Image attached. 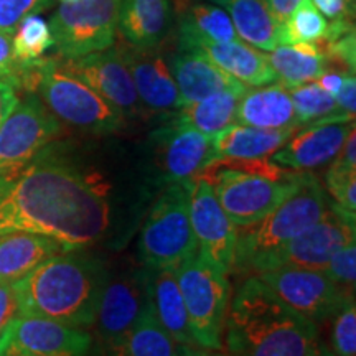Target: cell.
Listing matches in <instances>:
<instances>
[{"instance_id":"f6af8a7d","label":"cell","mask_w":356,"mask_h":356,"mask_svg":"<svg viewBox=\"0 0 356 356\" xmlns=\"http://www.w3.org/2000/svg\"><path fill=\"white\" fill-rule=\"evenodd\" d=\"M178 356H225V353L216 350L202 348V346H180Z\"/></svg>"},{"instance_id":"bcb514c9","label":"cell","mask_w":356,"mask_h":356,"mask_svg":"<svg viewBox=\"0 0 356 356\" xmlns=\"http://www.w3.org/2000/svg\"><path fill=\"white\" fill-rule=\"evenodd\" d=\"M315 356H337L335 353H332L330 350H323V348H320L318 350V353L315 355Z\"/></svg>"},{"instance_id":"60d3db41","label":"cell","mask_w":356,"mask_h":356,"mask_svg":"<svg viewBox=\"0 0 356 356\" xmlns=\"http://www.w3.org/2000/svg\"><path fill=\"white\" fill-rule=\"evenodd\" d=\"M19 88L8 78L0 76V127L19 104Z\"/></svg>"},{"instance_id":"44dd1931","label":"cell","mask_w":356,"mask_h":356,"mask_svg":"<svg viewBox=\"0 0 356 356\" xmlns=\"http://www.w3.org/2000/svg\"><path fill=\"white\" fill-rule=\"evenodd\" d=\"M168 68L180 92L181 106L193 104L226 89L248 88L218 68L210 58L197 48H180V53L172 58Z\"/></svg>"},{"instance_id":"ee69618b","label":"cell","mask_w":356,"mask_h":356,"mask_svg":"<svg viewBox=\"0 0 356 356\" xmlns=\"http://www.w3.org/2000/svg\"><path fill=\"white\" fill-rule=\"evenodd\" d=\"M302 0H267L270 10H273L274 17L280 24H284L289 19V15L296 10V7L299 6Z\"/></svg>"},{"instance_id":"e575fe53","label":"cell","mask_w":356,"mask_h":356,"mask_svg":"<svg viewBox=\"0 0 356 356\" xmlns=\"http://www.w3.org/2000/svg\"><path fill=\"white\" fill-rule=\"evenodd\" d=\"M325 186L333 207L356 218V168H346L332 162L325 175Z\"/></svg>"},{"instance_id":"e0dca14e","label":"cell","mask_w":356,"mask_h":356,"mask_svg":"<svg viewBox=\"0 0 356 356\" xmlns=\"http://www.w3.org/2000/svg\"><path fill=\"white\" fill-rule=\"evenodd\" d=\"M147 305L144 267L108 275L96 310V343L104 346L122 337Z\"/></svg>"},{"instance_id":"d4e9b609","label":"cell","mask_w":356,"mask_h":356,"mask_svg":"<svg viewBox=\"0 0 356 356\" xmlns=\"http://www.w3.org/2000/svg\"><path fill=\"white\" fill-rule=\"evenodd\" d=\"M203 51L218 68L229 74L236 81L244 86H267L277 83L274 70L270 68L269 60L257 48L249 47L248 43L233 40L225 43H203L197 47Z\"/></svg>"},{"instance_id":"b9f144b4","label":"cell","mask_w":356,"mask_h":356,"mask_svg":"<svg viewBox=\"0 0 356 356\" xmlns=\"http://www.w3.org/2000/svg\"><path fill=\"white\" fill-rule=\"evenodd\" d=\"M19 314V302H17L13 287L0 286V335Z\"/></svg>"},{"instance_id":"4316f807","label":"cell","mask_w":356,"mask_h":356,"mask_svg":"<svg viewBox=\"0 0 356 356\" xmlns=\"http://www.w3.org/2000/svg\"><path fill=\"white\" fill-rule=\"evenodd\" d=\"M180 345L163 330L149 302L129 330L104 346H92V356H178Z\"/></svg>"},{"instance_id":"1f68e13d","label":"cell","mask_w":356,"mask_h":356,"mask_svg":"<svg viewBox=\"0 0 356 356\" xmlns=\"http://www.w3.org/2000/svg\"><path fill=\"white\" fill-rule=\"evenodd\" d=\"M293 113L300 127L317 122H350L338 111L335 97L323 91L317 83H305L289 89Z\"/></svg>"},{"instance_id":"4dcf8cb0","label":"cell","mask_w":356,"mask_h":356,"mask_svg":"<svg viewBox=\"0 0 356 356\" xmlns=\"http://www.w3.org/2000/svg\"><path fill=\"white\" fill-rule=\"evenodd\" d=\"M246 89H226L193 104L181 106L177 113L172 114V118L177 122L215 137L236 122L238 102Z\"/></svg>"},{"instance_id":"ac0fdd59","label":"cell","mask_w":356,"mask_h":356,"mask_svg":"<svg viewBox=\"0 0 356 356\" xmlns=\"http://www.w3.org/2000/svg\"><path fill=\"white\" fill-rule=\"evenodd\" d=\"M115 48L131 73L137 96L145 111L173 114L181 108L177 83L159 48H137L124 40L115 44Z\"/></svg>"},{"instance_id":"7dc6e473","label":"cell","mask_w":356,"mask_h":356,"mask_svg":"<svg viewBox=\"0 0 356 356\" xmlns=\"http://www.w3.org/2000/svg\"><path fill=\"white\" fill-rule=\"evenodd\" d=\"M61 2H71V0H61Z\"/></svg>"},{"instance_id":"603a6c76","label":"cell","mask_w":356,"mask_h":356,"mask_svg":"<svg viewBox=\"0 0 356 356\" xmlns=\"http://www.w3.org/2000/svg\"><path fill=\"white\" fill-rule=\"evenodd\" d=\"M68 251L70 246L43 234H0V286H13L44 261Z\"/></svg>"},{"instance_id":"4fadbf2b","label":"cell","mask_w":356,"mask_h":356,"mask_svg":"<svg viewBox=\"0 0 356 356\" xmlns=\"http://www.w3.org/2000/svg\"><path fill=\"white\" fill-rule=\"evenodd\" d=\"M188 216L198 244V254L226 275L233 273L238 228L218 202L203 177L190 180Z\"/></svg>"},{"instance_id":"8fae6325","label":"cell","mask_w":356,"mask_h":356,"mask_svg":"<svg viewBox=\"0 0 356 356\" xmlns=\"http://www.w3.org/2000/svg\"><path fill=\"white\" fill-rule=\"evenodd\" d=\"M61 132V122L38 95L26 92L0 127V175L29 165Z\"/></svg>"},{"instance_id":"5bb4252c","label":"cell","mask_w":356,"mask_h":356,"mask_svg":"<svg viewBox=\"0 0 356 356\" xmlns=\"http://www.w3.org/2000/svg\"><path fill=\"white\" fill-rule=\"evenodd\" d=\"M257 277L291 309L315 323L328 320L355 297L337 287L323 269L280 267L257 274Z\"/></svg>"},{"instance_id":"9c48e42d","label":"cell","mask_w":356,"mask_h":356,"mask_svg":"<svg viewBox=\"0 0 356 356\" xmlns=\"http://www.w3.org/2000/svg\"><path fill=\"white\" fill-rule=\"evenodd\" d=\"M121 0H71L50 19L53 47L65 60L108 50L118 37Z\"/></svg>"},{"instance_id":"52a82bcc","label":"cell","mask_w":356,"mask_h":356,"mask_svg":"<svg viewBox=\"0 0 356 356\" xmlns=\"http://www.w3.org/2000/svg\"><path fill=\"white\" fill-rule=\"evenodd\" d=\"M188 181H177L150 208L139 236L142 266L178 269L198 254V244L188 216Z\"/></svg>"},{"instance_id":"8d00e7d4","label":"cell","mask_w":356,"mask_h":356,"mask_svg":"<svg viewBox=\"0 0 356 356\" xmlns=\"http://www.w3.org/2000/svg\"><path fill=\"white\" fill-rule=\"evenodd\" d=\"M325 274L337 287L348 296H355L356 284V241L340 248L323 267Z\"/></svg>"},{"instance_id":"5b68a950","label":"cell","mask_w":356,"mask_h":356,"mask_svg":"<svg viewBox=\"0 0 356 356\" xmlns=\"http://www.w3.org/2000/svg\"><path fill=\"white\" fill-rule=\"evenodd\" d=\"M327 190L317 177L307 173L300 188L274 211L238 233L233 273L248 275L257 259L304 233L323 218L330 208Z\"/></svg>"},{"instance_id":"f1b7e54d","label":"cell","mask_w":356,"mask_h":356,"mask_svg":"<svg viewBox=\"0 0 356 356\" xmlns=\"http://www.w3.org/2000/svg\"><path fill=\"white\" fill-rule=\"evenodd\" d=\"M180 48H197L203 43L239 40L225 8L213 2H191L177 15Z\"/></svg>"},{"instance_id":"7a4b0ae2","label":"cell","mask_w":356,"mask_h":356,"mask_svg":"<svg viewBox=\"0 0 356 356\" xmlns=\"http://www.w3.org/2000/svg\"><path fill=\"white\" fill-rule=\"evenodd\" d=\"M317 323L279 299L257 275L239 284L222 330L225 356H315Z\"/></svg>"},{"instance_id":"2e32d148","label":"cell","mask_w":356,"mask_h":356,"mask_svg":"<svg viewBox=\"0 0 356 356\" xmlns=\"http://www.w3.org/2000/svg\"><path fill=\"white\" fill-rule=\"evenodd\" d=\"M60 60L71 74L95 89L97 95L121 111L126 119L144 115L145 109L118 48L111 47L108 50L89 53L74 60Z\"/></svg>"},{"instance_id":"8992f818","label":"cell","mask_w":356,"mask_h":356,"mask_svg":"<svg viewBox=\"0 0 356 356\" xmlns=\"http://www.w3.org/2000/svg\"><path fill=\"white\" fill-rule=\"evenodd\" d=\"M35 95L56 115L58 121L83 132H119L126 118L86 83L71 74L60 58H40Z\"/></svg>"},{"instance_id":"ffe728a7","label":"cell","mask_w":356,"mask_h":356,"mask_svg":"<svg viewBox=\"0 0 356 356\" xmlns=\"http://www.w3.org/2000/svg\"><path fill=\"white\" fill-rule=\"evenodd\" d=\"M144 267L147 302L162 328L180 346H198L188 323L184 296L178 286L177 269Z\"/></svg>"},{"instance_id":"83f0119b","label":"cell","mask_w":356,"mask_h":356,"mask_svg":"<svg viewBox=\"0 0 356 356\" xmlns=\"http://www.w3.org/2000/svg\"><path fill=\"white\" fill-rule=\"evenodd\" d=\"M229 15L238 38L264 51L279 47L280 22L267 0H211Z\"/></svg>"},{"instance_id":"9a60e30c","label":"cell","mask_w":356,"mask_h":356,"mask_svg":"<svg viewBox=\"0 0 356 356\" xmlns=\"http://www.w3.org/2000/svg\"><path fill=\"white\" fill-rule=\"evenodd\" d=\"M150 142L165 184L193 180L218 160L211 136L177 122L173 118L150 134Z\"/></svg>"},{"instance_id":"ab89813d","label":"cell","mask_w":356,"mask_h":356,"mask_svg":"<svg viewBox=\"0 0 356 356\" xmlns=\"http://www.w3.org/2000/svg\"><path fill=\"white\" fill-rule=\"evenodd\" d=\"M338 111L341 115L355 121V113H356V79L355 73H346L343 84H341L340 91L335 96Z\"/></svg>"},{"instance_id":"cb8c5ba5","label":"cell","mask_w":356,"mask_h":356,"mask_svg":"<svg viewBox=\"0 0 356 356\" xmlns=\"http://www.w3.org/2000/svg\"><path fill=\"white\" fill-rule=\"evenodd\" d=\"M236 122L259 129L300 127L289 89L274 83L256 89H246L236 109Z\"/></svg>"},{"instance_id":"f546056e","label":"cell","mask_w":356,"mask_h":356,"mask_svg":"<svg viewBox=\"0 0 356 356\" xmlns=\"http://www.w3.org/2000/svg\"><path fill=\"white\" fill-rule=\"evenodd\" d=\"M269 53L267 60L277 76V83L287 89L315 81L325 70L330 68L322 47L315 43L279 44Z\"/></svg>"},{"instance_id":"d6986e66","label":"cell","mask_w":356,"mask_h":356,"mask_svg":"<svg viewBox=\"0 0 356 356\" xmlns=\"http://www.w3.org/2000/svg\"><path fill=\"white\" fill-rule=\"evenodd\" d=\"M355 129L350 122H317L299 129L269 160L296 172H312L327 167L343 147Z\"/></svg>"},{"instance_id":"484cf974","label":"cell","mask_w":356,"mask_h":356,"mask_svg":"<svg viewBox=\"0 0 356 356\" xmlns=\"http://www.w3.org/2000/svg\"><path fill=\"white\" fill-rule=\"evenodd\" d=\"M300 127L259 129L233 124L213 137L218 160L270 159Z\"/></svg>"},{"instance_id":"30bf717a","label":"cell","mask_w":356,"mask_h":356,"mask_svg":"<svg viewBox=\"0 0 356 356\" xmlns=\"http://www.w3.org/2000/svg\"><path fill=\"white\" fill-rule=\"evenodd\" d=\"M356 218L330 204L320 221L284 246L267 252L251 266L248 275H257L280 267L323 269L330 257L345 244L355 241Z\"/></svg>"},{"instance_id":"7c38bea8","label":"cell","mask_w":356,"mask_h":356,"mask_svg":"<svg viewBox=\"0 0 356 356\" xmlns=\"http://www.w3.org/2000/svg\"><path fill=\"white\" fill-rule=\"evenodd\" d=\"M92 343L83 328L19 314L0 335V356H89Z\"/></svg>"},{"instance_id":"d6a6232c","label":"cell","mask_w":356,"mask_h":356,"mask_svg":"<svg viewBox=\"0 0 356 356\" xmlns=\"http://www.w3.org/2000/svg\"><path fill=\"white\" fill-rule=\"evenodd\" d=\"M328 20L314 6L312 0H302L289 19L280 25L279 44L315 43L320 44L327 37Z\"/></svg>"},{"instance_id":"7bdbcfd3","label":"cell","mask_w":356,"mask_h":356,"mask_svg":"<svg viewBox=\"0 0 356 356\" xmlns=\"http://www.w3.org/2000/svg\"><path fill=\"white\" fill-rule=\"evenodd\" d=\"M17 66H19V61H15L12 53V35L0 32V76L15 83Z\"/></svg>"},{"instance_id":"ba28073f","label":"cell","mask_w":356,"mask_h":356,"mask_svg":"<svg viewBox=\"0 0 356 356\" xmlns=\"http://www.w3.org/2000/svg\"><path fill=\"white\" fill-rule=\"evenodd\" d=\"M177 279L197 345L221 351L225 318L231 300L226 274L195 254L178 267Z\"/></svg>"},{"instance_id":"3957f363","label":"cell","mask_w":356,"mask_h":356,"mask_svg":"<svg viewBox=\"0 0 356 356\" xmlns=\"http://www.w3.org/2000/svg\"><path fill=\"white\" fill-rule=\"evenodd\" d=\"M71 249L44 261L13 284L19 312L68 327L91 328L109 270L95 256Z\"/></svg>"},{"instance_id":"836d02e7","label":"cell","mask_w":356,"mask_h":356,"mask_svg":"<svg viewBox=\"0 0 356 356\" xmlns=\"http://www.w3.org/2000/svg\"><path fill=\"white\" fill-rule=\"evenodd\" d=\"M53 47V35L48 22L43 17H25L12 35V53L19 63H30L44 56Z\"/></svg>"},{"instance_id":"f35d334b","label":"cell","mask_w":356,"mask_h":356,"mask_svg":"<svg viewBox=\"0 0 356 356\" xmlns=\"http://www.w3.org/2000/svg\"><path fill=\"white\" fill-rule=\"evenodd\" d=\"M328 22H353L356 0H312Z\"/></svg>"},{"instance_id":"d590c367","label":"cell","mask_w":356,"mask_h":356,"mask_svg":"<svg viewBox=\"0 0 356 356\" xmlns=\"http://www.w3.org/2000/svg\"><path fill=\"white\" fill-rule=\"evenodd\" d=\"M330 351L337 356H356V305L355 297L346 300L332 315Z\"/></svg>"},{"instance_id":"277c9868","label":"cell","mask_w":356,"mask_h":356,"mask_svg":"<svg viewBox=\"0 0 356 356\" xmlns=\"http://www.w3.org/2000/svg\"><path fill=\"white\" fill-rule=\"evenodd\" d=\"M309 172H296L266 160L220 159L203 177L218 202L239 228L256 225L300 188Z\"/></svg>"},{"instance_id":"74e56055","label":"cell","mask_w":356,"mask_h":356,"mask_svg":"<svg viewBox=\"0 0 356 356\" xmlns=\"http://www.w3.org/2000/svg\"><path fill=\"white\" fill-rule=\"evenodd\" d=\"M53 0H0V32L13 35L25 17L51 6Z\"/></svg>"},{"instance_id":"6da1fadb","label":"cell","mask_w":356,"mask_h":356,"mask_svg":"<svg viewBox=\"0 0 356 356\" xmlns=\"http://www.w3.org/2000/svg\"><path fill=\"white\" fill-rule=\"evenodd\" d=\"M113 226L109 185L53 147L0 175V234H43L71 249L97 244Z\"/></svg>"},{"instance_id":"7402d4cb","label":"cell","mask_w":356,"mask_h":356,"mask_svg":"<svg viewBox=\"0 0 356 356\" xmlns=\"http://www.w3.org/2000/svg\"><path fill=\"white\" fill-rule=\"evenodd\" d=\"M173 24L170 0H121L118 32L137 48H160Z\"/></svg>"}]
</instances>
